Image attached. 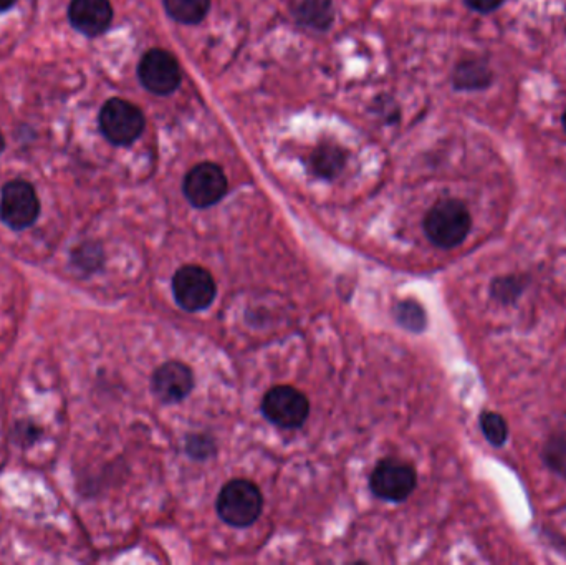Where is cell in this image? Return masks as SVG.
I'll return each instance as SVG.
<instances>
[{
  "label": "cell",
  "instance_id": "obj_5",
  "mask_svg": "<svg viewBox=\"0 0 566 565\" xmlns=\"http://www.w3.org/2000/svg\"><path fill=\"white\" fill-rule=\"evenodd\" d=\"M173 294L181 309L188 312L206 310L216 299V281L204 267L189 264L174 274Z\"/></svg>",
  "mask_w": 566,
  "mask_h": 565
},
{
  "label": "cell",
  "instance_id": "obj_13",
  "mask_svg": "<svg viewBox=\"0 0 566 565\" xmlns=\"http://www.w3.org/2000/svg\"><path fill=\"white\" fill-rule=\"evenodd\" d=\"M346 165V153L341 150L340 146L323 143L313 151L310 166H312L313 174H317L318 178L335 179L338 174L343 171Z\"/></svg>",
  "mask_w": 566,
  "mask_h": 565
},
{
  "label": "cell",
  "instance_id": "obj_17",
  "mask_svg": "<svg viewBox=\"0 0 566 565\" xmlns=\"http://www.w3.org/2000/svg\"><path fill=\"white\" fill-rule=\"evenodd\" d=\"M542 459L553 473L566 478V431H558L543 446Z\"/></svg>",
  "mask_w": 566,
  "mask_h": 565
},
{
  "label": "cell",
  "instance_id": "obj_1",
  "mask_svg": "<svg viewBox=\"0 0 566 565\" xmlns=\"http://www.w3.org/2000/svg\"><path fill=\"white\" fill-rule=\"evenodd\" d=\"M472 218L459 199H444L434 204L424 218V231L434 246L452 249L466 241Z\"/></svg>",
  "mask_w": 566,
  "mask_h": 565
},
{
  "label": "cell",
  "instance_id": "obj_4",
  "mask_svg": "<svg viewBox=\"0 0 566 565\" xmlns=\"http://www.w3.org/2000/svg\"><path fill=\"white\" fill-rule=\"evenodd\" d=\"M40 201L34 186L15 179L5 184L0 193V219L12 231H24L39 219Z\"/></svg>",
  "mask_w": 566,
  "mask_h": 565
},
{
  "label": "cell",
  "instance_id": "obj_15",
  "mask_svg": "<svg viewBox=\"0 0 566 565\" xmlns=\"http://www.w3.org/2000/svg\"><path fill=\"white\" fill-rule=\"evenodd\" d=\"M164 9L179 24L194 25L206 19L211 0H163Z\"/></svg>",
  "mask_w": 566,
  "mask_h": 565
},
{
  "label": "cell",
  "instance_id": "obj_7",
  "mask_svg": "<svg viewBox=\"0 0 566 565\" xmlns=\"http://www.w3.org/2000/svg\"><path fill=\"white\" fill-rule=\"evenodd\" d=\"M418 476L413 466L396 459H383L378 463L370 478L371 491L379 499L401 503L413 494Z\"/></svg>",
  "mask_w": 566,
  "mask_h": 565
},
{
  "label": "cell",
  "instance_id": "obj_23",
  "mask_svg": "<svg viewBox=\"0 0 566 565\" xmlns=\"http://www.w3.org/2000/svg\"><path fill=\"white\" fill-rule=\"evenodd\" d=\"M4 148H5L4 136H2V133H0V153H2V151H4Z\"/></svg>",
  "mask_w": 566,
  "mask_h": 565
},
{
  "label": "cell",
  "instance_id": "obj_11",
  "mask_svg": "<svg viewBox=\"0 0 566 565\" xmlns=\"http://www.w3.org/2000/svg\"><path fill=\"white\" fill-rule=\"evenodd\" d=\"M68 19L78 32L96 37L110 29L113 7L110 0H72L68 7Z\"/></svg>",
  "mask_w": 566,
  "mask_h": 565
},
{
  "label": "cell",
  "instance_id": "obj_22",
  "mask_svg": "<svg viewBox=\"0 0 566 565\" xmlns=\"http://www.w3.org/2000/svg\"><path fill=\"white\" fill-rule=\"evenodd\" d=\"M15 4H17V0H0V14H2V12H7V10L9 9H12Z\"/></svg>",
  "mask_w": 566,
  "mask_h": 565
},
{
  "label": "cell",
  "instance_id": "obj_24",
  "mask_svg": "<svg viewBox=\"0 0 566 565\" xmlns=\"http://www.w3.org/2000/svg\"><path fill=\"white\" fill-rule=\"evenodd\" d=\"M563 125H565V130H566V110H565V115H563Z\"/></svg>",
  "mask_w": 566,
  "mask_h": 565
},
{
  "label": "cell",
  "instance_id": "obj_9",
  "mask_svg": "<svg viewBox=\"0 0 566 565\" xmlns=\"http://www.w3.org/2000/svg\"><path fill=\"white\" fill-rule=\"evenodd\" d=\"M184 194L197 209L211 208L227 194L229 183L221 166L201 163L194 166L184 179Z\"/></svg>",
  "mask_w": 566,
  "mask_h": 565
},
{
  "label": "cell",
  "instance_id": "obj_19",
  "mask_svg": "<svg viewBox=\"0 0 566 565\" xmlns=\"http://www.w3.org/2000/svg\"><path fill=\"white\" fill-rule=\"evenodd\" d=\"M394 315L404 329L411 330V332H423L426 329V314H424L423 307L414 300L399 302L394 309Z\"/></svg>",
  "mask_w": 566,
  "mask_h": 565
},
{
  "label": "cell",
  "instance_id": "obj_3",
  "mask_svg": "<svg viewBox=\"0 0 566 565\" xmlns=\"http://www.w3.org/2000/svg\"><path fill=\"white\" fill-rule=\"evenodd\" d=\"M143 112L133 103L111 98L100 112V130L111 145L128 146L135 143L143 133Z\"/></svg>",
  "mask_w": 566,
  "mask_h": 565
},
{
  "label": "cell",
  "instance_id": "obj_6",
  "mask_svg": "<svg viewBox=\"0 0 566 565\" xmlns=\"http://www.w3.org/2000/svg\"><path fill=\"white\" fill-rule=\"evenodd\" d=\"M265 418L280 428H298L307 421L310 403L297 388L280 385L270 388L262 401Z\"/></svg>",
  "mask_w": 566,
  "mask_h": 565
},
{
  "label": "cell",
  "instance_id": "obj_12",
  "mask_svg": "<svg viewBox=\"0 0 566 565\" xmlns=\"http://www.w3.org/2000/svg\"><path fill=\"white\" fill-rule=\"evenodd\" d=\"M492 82V72L487 63L471 58L457 65L454 70V87L457 90H482Z\"/></svg>",
  "mask_w": 566,
  "mask_h": 565
},
{
  "label": "cell",
  "instance_id": "obj_16",
  "mask_svg": "<svg viewBox=\"0 0 566 565\" xmlns=\"http://www.w3.org/2000/svg\"><path fill=\"white\" fill-rule=\"evenodd\" d=\"M527 289V279L522 276H505L495 279L490 285V295L499 304H515Z\"/></svg>",
  "mask_w": 566,
  "mask_h": 565
},
{
  "label": "cell",
  "instance_id": "obj_21",
  "mask_svg": "<svg viewBox=\"0 0 566 565\" xmlns=\"http://www.w3.org/2000/svg\"><path fill=\"white\" fill-rule=\"evenodd\" d=\"M466 4L475 12L489 14L499 9L500 5L504 4V0H466Z\"/></svg>",
  "mask_w": 566,
  "mask_h": 565
},
{
  "label": "cell",
  "instance_id": "obj_2",
  "mask_svg": "<svg viewBox=\"0 0 566 565\" xmlns=\"http://www.w3.org/2000/svg\"><path fill=\"white\" fill-rule=\"evenodd\" d=\"M264 496L259 486L247 479H234L227 483L217 498V514L232 527H249L260 517Z\"/></svg>",
  "mask_w": 566,
  "mask_h": 565
},
{
  "label": "cell",
  "instance_id": "obj_14",
  "mask_svg": "<svg viewBox=\"0 0 566 565\" xmlns=\"http://www.w3.org/2000/svg\"><path fill=\"white\" fill-rule=\"evenodd\" d=\"M295 19L310 29L327 30L335 19L333 4L331 0H302L295 10Z\"/></svg>",
  "mask_w": 566,
  "mask_h": 565
},
{
  "label": "cell",
  "instance_id": "obj_8",
  "mask_svg": "<svg viewBox=\"0 0 566 565\" xmlns=\"http://www.w3.org/2000/svg\"><path fill=\"white\" fill-rule=\"evenodd\" d=\"M138 77L148 92L164 97L178 90L183 75L173 54L163 49H153L141 58Z\"/></svg>",
  "mask_w": 566,
  "mask_h": 565
},
{
  "label": "cell",
  "instance_id": "obj_10",
  "mask_svg": "<svg viewBox=\"0 0 566 565\" xmlns=\"http://www.w3.org/2000/svg\"><path fill=\"white\" fill-rule=\"evenodd\" d=\"M151 388L154 395L166 405L183 401L194 388L191 368L181 362H168L153 373Z\"/></svg>",
  "mask_w": 566,
  "mask_h": 565
},
{
  "label": "cell",
  "instance_id": "obj_18",
  "mask_svg": "<svg viewBox=\"0 0 566 565\" xmlns=\"http://www.w3.org/2000/svg\"><path fill=\"white\" fill-rule=\"evenodd\" d=\"M480 428L484 433L485 440L495 448H502L509 438V426L504 416L494 411H485L480 415Z\"/></svg>",
  "mask_w": 566,
  "mask_h": 565
},
{
  "label": "cell",
  "instance_id": "obj_20",
  "mask_svg": "<svg viewBox=\"0 0 566 565\" xmlns=\"http://www.w3.org/2000/svg\"><path fill=\"white\" fill-rule=\"evenodd\" d=\"M188 453L194 458L206 459L207 456L216 453V448L207 436H192L188 440Z\"/></svg>",
  "mask_w": 566,
  "mask_h": 565
}]
</instances>
